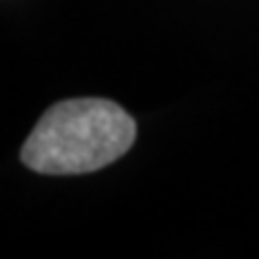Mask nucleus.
Segmentation results:
<instances>
[{"label":"nucleus","mask_w":259,"mask_h":259,"mask_svg":"<svg viewBox=\"0 0 259 259\" xmlns=\"http://www.w3.org/2000/svg\"><path fill=\"white\" fill-rule=\"evenodd\" d=\"M137 122L108 99L51 106L22 147V163L44 176H82L118 161L135 144Z\"/></svg>","instance_id":"1"}]
</instances>
